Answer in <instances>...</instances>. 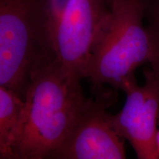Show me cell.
Returning a JSON list of instances; mask_svg holds the SVG:
<instances>
[{"label": "cell", "mask_w": 159, "mask_h": 159, "mask_svg": "<svg viewBox=\"0 0 159 159\" xmlns=\"http://www.w3.org/2000/svg\"><path fill=\"white\" fill-rule=\"evenodd\" d=\"M80 81L66 75L55 59L33 74L16 133L14 159L49 158L63 144L89 100Z\"/></svg>", "instance_id": "obj_1"}, {"label": "cell", "mask_w": 159, "mask_h": 159, "mask_svg": "<svg viewBox=\"0 0 159 159\" xmlns=\"http://www.w3.org/2000/svg\"><path fill=\"white\" fill-rule=\"evenodd\" d=\"M150 47L142 0H114L85 71L94 89L107 84L121 89L135 71L148 62Z\"/></svg>", "instance_id": "obj_2"}, {"label": "cell", "mask_w": 159, "mask_h": 159, "mask_svg": "<svg viewBox=\"0 0 159 159\" xmlns=\"http://www.w3.org/2000/svg\"><path fill=\"white\" fill-rule=\"evenodd\" d=\"M44 0H0V86L25 98L35 71L55 59L43 27Z\"/></svg>", "instance_id": "obj_3"}, {"label": "cell", "mask_w": 159, "mask_h": 159, "mask_svg": "<svg viewBox=\"0 0 159 159\" xmlns=\"http://www.w3.org/2000/svg\"><path fill=\"white\" fill-rule=\"evenodd\" d=\"M110 13L104 0H44L43 27L55 60L71 78H85L93 49Z\"/></svg>", "instance_id": "obj_4"}, {"label": "cell", "mask_w": 159, "mask_h": 159, "mask_svg": "<svg viewBox=\"0 0 159 159\" xmlns=\"http://www.w3.org/2000/svg\"><path fill=\"white\" fill-rule=\"evenodd\" d=\"M71 133L51 154L57 159H123L126 158L125 139L113 128L108 108L115 94L102 87L95 89Z\"/></svg>", "instance_id": "obj_5"}, {"label": "cell", "mask_w": 159, "mask_h": 159, "mask_svg": "<svg viewBox=\"0 0 159 159\" xmlns=\"http://www.w3.org/2000/svg\"><path fill=\"white\" fill-rule=\"evenodd\" d=\"M145 83L140 86L136 77L127 79L121 90L126 94L125 105L109 119L117 134L128 140L139 159H158L156 146L159 114V77L144 69Z\"/></svg>", "instance_id": "obj_6"}, {"label": "cell", "mask_w": 159, "mask_h": 159, "mask_svg": "<svg viewBox=\"0 0 159 159\" xmlns=\"http://www.w3.org/2000/svg\"><path fill=\"white\" fill-rule=\"evenodd\" d=\"M23 104L19 95L0 86V158L14 159L13 146Z\"/></svg>", "instance_id": "obj_7"}, {"label": "cell", "mask_w": 159, "mask_h": 159, "mask_svg": "<svg viewBox=\"0 0 159 159\" xmlns=\"http://www.w3.org/2000/svg\"><path fill=\"white\" fill-rule=\"evenodd\" d=\"M144 20L146 21L151 70L159 77V0H142Z\"/></svg>", "instance_id": "obj_8"}, {"label": "cell", "mask_w": 159, "mask_h": 159, "mask_svg": "<svg viewBox=\"0 0 159 159\" xmlns=\"http://www.w3.org/2000/svg\"><path fill=\"white\" fill-rule=\"evenodd\" d=\"M158 123L159 125V114H158ZM156 150L158 155L159 156V128L157 129L156 132Z\"/></svg>", "instance_id": "obj_9"}, {"label": "cell", "mask_w": 159, "mask_h": 159, "mask_svg": "<svg viewBox=\"0 0 159 159\" xmlns=\"http://www.w3.org/2000/svg\"><path fill=\"white\" fill-rule=\"evenodd\" d=\"M104 1L106 2L107 5H108V7H110V5H111V3L113 2V1H114V0H104Z\"/></svg>", "instance_id": "obj_10"}]
</instances>
